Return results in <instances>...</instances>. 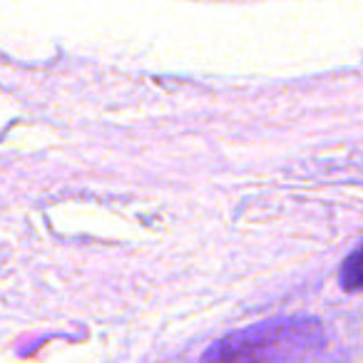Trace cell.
<instances>
[{
  "label": "cell",
  "mask_w": 363,
  "mask_h": 363,
  "mask_svg": "<svg viewBox=\"0 0 363 363\" xmlns=\"http://www.w3.org/2000/svg\"><path fill=\"white\" fill-rule=\"evenodd\" d=\"M341 286L346 289V291H358V289H363V244L353 249L346 257V262H343Z\"/></svg>",
  "instance_id": "1"
}]
</instances>
